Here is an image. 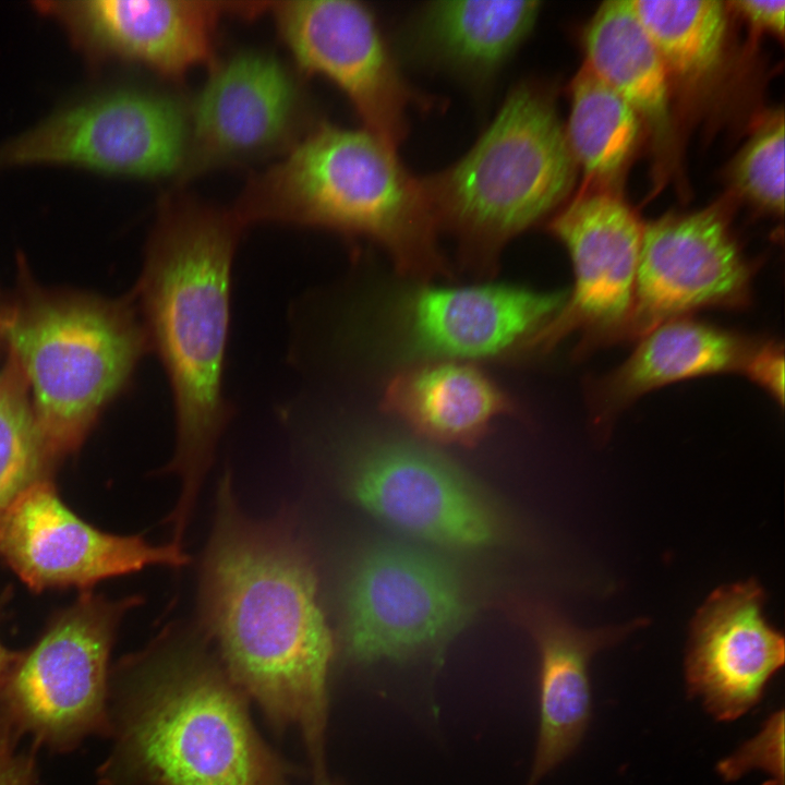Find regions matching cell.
I'll list each match as a JSON object with an SVG mask.
<instances>
[{
  "mask_svg": "<svg viewBox=\"0 0 785 785\" xmlns=\"http://www.w3.org/2000/svg\"><path fill=\"white\" fill-rule=\"evenodd\" d=\"M200 615L233 683L278 725L301 733L316 785H326L324 735L333 637L315 568L287 518L257 520L218 486L200 580Z\"/></svg>",
  "mask_w": 785,
  "mask_h": 785,
  "instance_id": "6da1fadb",
  "label": "cell"
},
{
  "mask_svg": "<svg viewBox=\"0 0 785 785\" xmlns=\"http://www.w3.org/2000/svg\"><path fill=\"white\" fill-rule=\"evenodd\" d=\"M243 221L191 201L162 208L148 245L140 294L148 341L173 394L177 445L166 471L180 480L170 514L190 524L231 410L222 395L230 273Z\"/></svg>",
  "mask_w": 785,
  "mask_h": 785,
  "instance_id": "7a4b0ae2",
  "label": "cell"
},
{
  "mask_svg": "<svg viewBox=\"0 0 785 785\" xmlns=\"http://www.w3.org/2000/svg\"><path fill=\"white\" fill-rule=\"evenodd\" d=\"M244 692L196 645L130 660L109 674L113 739L100 785H288L251 722Z\"/></svg>",
  "mask_w": 785,
  "mask_h": 785,
  "instance_id": "3957f363",
  "label": "cell"
},
{
  "mask_svg": "<svg viewBox=\"0 0 785 785\" xmlns=\"http://www.w3.org/2000/svg\"><path fill=\"white\" fill-rule=\"evenodd\" d=\"M238 216L336 230L379 244L404 274L446 273L421 178L367 130L318 124L254 176Z\"/></svg>",
  "mask_w": 785,
  "mask_h": 785,
  "instance_id": "277c9868",
  "label": "cell"
},
{
  "mask_svg": "<svg viewBox=\"0 0 785 785\" xmlns=\"http://www.w3.org/2000/svg\"><path fill=\"white\" fill-rule=\"evenodd\" d=\"M576 167L551 95L521 82L459 160L421 181L437 227L487 269L511 238L566 198Z\"/></svg>",
  "mask_w": 785,
  "mask_h": 785,
  "instance_id": "5b68a950",
  "label": "cell"
},
{
  "mask_svg": "<svg viewBox=\"0 0 785 785\" xmlns=\"http://www.w3.org/2000/svg\"><path fill=\"white\" fill-rule=\"evenodd\" d=\"M51 457L75 449L125 385L148 337L123 303L32 297L0 315Z\"/></svg>",
  "mask_w": 785,
  "mask_h": 785,
  "instance_id": "8992f818",
  "label": "cell"
},
{
  "mask_svg": "<svg viewBox=\"0 0 785 785\" xmlns=\"http://www.w3.org/2000/svg\"><path fill=\"white\" fill-rule=\"evenodd\" d=\"M342 645L349 659L399 660L439 648L471 619L462 573L418 547L379 542L362 551L345 581Z\"/></svg>",
  "mask_w": 785,
  "mask_h": 785,
  "instance_id": "52a82bcc",
  "label": "cell"
},
{
  "mask_svg": "<svg viewBox=\"0 0 785 785\" xmlns=\"http://www.w3.org/2000/svg\"><path fill=\"white\" fill-rule=\"evenodd\" d=\"M190 121L172 96L104 88L0 142V167L61 164L130 177H164L186 162Z\"/></svg>",
  "mask_w": 785,
  "mask_h": 785,
  "instance_id": "ba28073f",
  "label": "cell"
},
{
  "mask_svg": "<svg viewBox=\"0 0 785 785\" xmlns=\"http://www.w3.org/2000/svg\"><path fill=\"white\" fill-rule=\"evenodd\" d=\"M135 602L84 594L20 653L1 688L21 734L63 752L106 733L109 654L119 619Z\"/></svg>",
  "mask_w": 785,
  "mask_h": 785,
  "instance_id": "9c48e42d",
  "label": "cell"
},
{
  "mask_svg": "<svg viewBox=\"0 0 785 785\" xmlns=\"http://www.w3.org/2000/svg\"><path fill=\"white\" fill-rule=\"evenodd\" d=\"M346 486L386 524L421 541L457 550L499 545L508 523L497 505L455 463L404 440H377L348 459Z\"/></svg>",
  "mask_w": 785,
  "mask_h": 785,
  "instance_id": "30bf717a",
  "label": "cell"
},
{
  "mask_svg": "<svg viewBox=\"0 0 785 785\" xmlns=\"http://www.w3.org/2000/svg\"><path fill=\"white\" fill-rule=\"evenodd\" d=\"M756 271L720 204L644 225L632 309L620 340L639 339L699 310L748 306Z\"/></svg>",
  "mask_w": 785,
  "mask_h": 785,
  "instance_id": "8fae6325",
  "label": "cell"
},
{
  "mask_svg": "<svg viewBox=\"0 0 785 785\" xmlns=\"http://www.w3.org/2000/svg\"><path fill=\"white\" fill-rule=\"evenodd\" d=\"M548 227L570 256L573 287L529 349L548 351L573 334L580 335L581 352L620 340L632 309L644 225L618 192L587 190Z\"/></svg>",
  "mask_w": 785,
  "mask_h": 785,
  "instance_id": "7c38bea8",
  "label": "cell"
},
{
  "mask_svg": "<svg viewBox=\"0 0 785 785\" xmlns=\"http://www.w3.org/2000/svg\"><path fill=\"white\" fill-rule=\"evenodd\" d=\"M298 65L321 74L349 97L364 129L397 147L418 102L373 11L353 0L268 2Z\"/></svg>",
  "mask_w": 785,
  "mask_h": 785,
  "instance_id": "4fadbf2b",
  "label": "cell"
},
{
  "mask_svg": "<svg viewBox=\"0 0 785 785\" xmlns=\"http://www.w3.org/2000/svg\"><path fill=\"white\" fill-rule=\"evenodd\" d=\"M0 557L33 590L87 588L147 566L179 567L189 558L173 543L116 535L72 512L46 479L26 488L0 519Z\"/></svg>",
  "mask_w": 785,
  "mask_h": 785,
  "instance_id": "5bb4252c",
  "label": "cell"
},
{
  "mask_svg": "<svg viewBox=\"0 0 785 785\" xmlns=\"http://www.w3.org/2000/svg\"><path fill=\"white\" fill-rule=\"evenodd\" d=\"M304 99L290 70L268 52L245 50L220 62L190 119L189 172L253 160L299 141Z\"/></svg>",
  "mask_w": 785,
  "mask_h": 785,
  "instance_id": "9a60e30c",
  "label": "cell"
},
{
  "mask_svg": "<svg viewBox=\"0 0 785 785\" xmlns=\"http://www.w3.org/2000/svg\"><path fill=\"white\" fill-rule=\"evenodd\" d=\"M566 299L508 285L419 287L397 307L403 351L425 360H484L528 349Z\"/></svg>",
  "mask_w": 785,
  "mask_h": 785,
  "instance_id": "2e32d148",
  "label": "cell"
},
{
  "mask_svg": "<svg viewBox=\"0 0 785 785\" xmlns=\"http://www.w3.org/2000/svg\"><path fill=\"white\" fill-rule=\"evenodd\" d=\"M765 594L754 580L714 591L690 626L687 690L718 721L751 710L784 664V639L764 616Z\"/></svg>",
  "mask_w": 785,
  "mask_h": 785,
  "instance_id": "e0dca14e",
  "label": "cell"
},
{
  "mask_svg": "<svg viewBox=\"0 0 785 785\" xmlns=\"http://www.w3.org/2000/svg\"><path fill=\"white\" fill-rule=\"evenodd\" d=\"M228 4L201 0L34 2L62 26L89 61H136L172 76L209 61L216 21Z\"/></svg>",
  "mask_w": 785,
  "mask_h": 785,
  "instance_id": "ac0fdd59",
  "label": "cell"
},
{
  "mask_svg": "<svg viewBox=\"0 0 785 785\" xmlns=\"http://www.w3.org/2000/svg\"><path fill=\"white\" fill-rule=\"evenodd\" d=\"M540 653V729L530 785L568 758L591 718L589 665L633 625L583 630L556 614L533 608L527 616Z\"/></svg>",
  "mask_w": 785,
  "mask_h": 785,
  "instance_id": "d6986e66",
  "label": "cell"
},
{
  "mask_svg": "<svg viewBox=\"0 0 785 785\" xmlns=\"http://www.w3.org/2000/svg\"><path fill=\"white\" fill-rule=\"evenodd\" d=\"M760 341L689 316L660 324L639 338L625 362L592 385L595 422L608 421L640 396L664 385L742 372Z\"/></svg>",
  "mask_w": 785,
  "mask_h": 785,
  "instance_id": "ffe728a7",
  "label": "cell"
},
{
  "mask_svg": "<svg viewBox=\"0 0 785 785\" xmlns=\"http://www.w3.org/2000/svg\"><path fill=\"white\" fill-rule=\"evenodd\" d=\"M540 7L535 0L430 1L410 19L406 46L421 63L484 82L531 33Z\"/></svg>",
  "mask_w": 785,
  "mask_h": 785,
  "instance_id": "44dd1931",
  "label": "cell"
},
{
  "mask_svg": "<svg viewBox=\"0 0 785 785\" xmlns=\"http://www.w3.org/2000/svg\"><path fill=\"white\" fill-rule=\"evenodd\" d=\"M585 62L633 109L662 173L677 160L672 83L630 0L601 3L583 33Z\"/></svg>",
  "mask_w": 785,
  "mask_h": 785,
  "instance_id": "7402d4cb",
  "label": "cell"
},
{
  "mask_svg": "<svg viewBox=\"0 0 785 785\" xmlns=\"http://www.w3.org/2000/svg\"><path fill=\"white\" fill-rule=\"evenodd\" d=\"M383 408L422 436L460 445L475 444L495 418L515 409L486 374L454 360H425L396 374Z\"/></svg>",
  "mask_w": 785,
  "mask_h": 785,
  "instance_id": "603a6c76",
  "label": "cell"
},
{
  "mask_svg": "<svg viewBox=\"0 0 785 785\" xmlns=\"http://www.w3.org/2000/svg\"><path fill=\"white\" fill-rule=\"evenodd\" d=\"M642 129L633 109L584 61L570 84L565 133L588 190L617 192Z\"/></svg>",
  "mask_w": 785,
  "mask_h": 785,
  "instance_id": "cb8c5ba5",
  "label": "cell"
},
{
  "mask_svg": "<svg viewBox=\"0 0 785 785\" xmlns=\"http://www.w3.org/2000/svg\"><path fill=\"white\" fill-rule=\"evenodd\" d=\"M630 4L672 85L695 89L718 72L727 43V2L630 0Z\"/></svg>",
  "mask_w": 785,
  "mask_h": 785,
  "instance_id": "d4e9b609",
  "label": "cell"
},
{
  "mask_svg": "<svg viewBox=\"0 0 785 785\" xmlns=\"http://www.w3.org/2000/svg\"><path fill=\"white\" fill-rule=\"evenodd\" d=\"M51 460L39 433L23 374L10 357L0 372V519Z\"/></svg>",
  "mask_w": 785,
  "mask_h": 785,
  "instance_id": "484cf974",
  "label": "cell"
},
{
  "mask_svg": "<svg viewBox=\"0 0 785 785\" xmlns=\"http://www.w3.org/2000/svg\"><path fill=\"white\" fill-rule=\"evenodd\" d=\"M784 132L783 110L768 113L733 159L728 173L735 192L776 217L784 213Z\"/></svg>",
  "mask_w": 785,
  "mask_h": 785,
  "instance_id": "4316f807",
  "label": "cell"
},
{
  "mask_svg": "<svg viewBox=\"0 0 785 785\" xmlns=\"http://www.w3.org/2000/svg\"><path fill=\"white\" fill-rule=\"evenodd\" d=\"M784 348L775 340L760 341L742 373L762 387L778 404H784Z\"/></svg>",
  "mask_w": 785,
  "mask_h": 785,
  "instance_id": "83f0119b",
  "label": "cell"
},
{
  "mask_svg": "<svg viewBox=\"0 0 785 785\" xmlns=\"http://www.w3.org/2000/svg\"><path fill=\"white\" fill-rule=\"evenodd\" d=\"M727 4L753 29L768 32L783 38L785 28L784 0H736L728 1Z\"/></svg>",
  "mask_w": 785,
  "mask_h": 785,
  "instance_id": "f1b7e54d",
  "label": "cell"
},
{
  "mask_svg": "<svg viewBox=\"0 0 785 785\" xmlns=\"http://www.w3.org/2000/svg\"><path fill=\"white\" fill-rule=\"evenodd\" d=\"M20 736L21 733L14 723L0 683V752L7 746L16 744Z\"/></svg>",
  "mask_w": 785,
  "mask_h": 785,
  "instance_id": "f546056e",
  "label": "cell"
},
{
  "mask_svg": "<svg viewBox=\"0 0 785 785\" xmlns=\"http://www.w3.org/2000/svg\"><path fill=\"white\" fill-rule=\"evenodd\" d=\"M19 656L20 653H14L8 650L0 642V683H2V680L7 677Z\"/></svg>",
  "mask_w": 785,
  "mask_h": 785,
  "instance_id": "4dcf8cb0",
  "label": "cell"
}]
</instances>
